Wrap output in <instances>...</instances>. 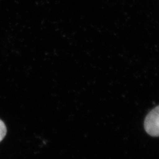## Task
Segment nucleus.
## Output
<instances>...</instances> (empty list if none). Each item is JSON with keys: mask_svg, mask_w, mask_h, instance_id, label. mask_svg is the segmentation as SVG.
<instances>
[{"mask_svg": "<svg viewBox=\"0 0 159 159\" xmlns=\"http://www.w3.org/2000/svg\"><path fill=\"white\" fill-rule=\"evenodd\" d=\"M144 127L150 136L159 137V106L151 110L146 116Z\"/></svg>", "mask_w": 159, "mask_h": 159, "instance_id": "nucleus-1", "label": "nucleus"}, {"mask_svg": "<svg viewBox=\"0 0 159 159\" xmlns=\"http://www.w3.org/2000/svg\"><path fill=\"white\" fill-rule=\"evenodd\" d=\"M7 127L5 123L0 120V142L4 139L7 134Z\"/></svg>", "mask_w": 159, "mask_h": 159, "instance_id": "nucleus-2", "label": "nucleus"}]
</instances>
